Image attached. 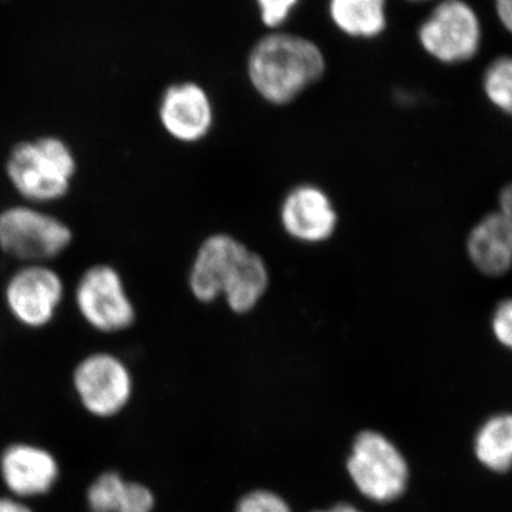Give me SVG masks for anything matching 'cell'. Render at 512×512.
I'll return each mask as SVG.
<instances>
[{
  "label": "cell",
  "mask_w": 512,
  "mask_h": 512,
  "mask_svg": "<svg viewBox=\"0 0 512 512\" xmlns=\"http://www.w3.org/2000/svg\"><path fill=\"white\" fill-rule=\"evenodd\" d=\"M326 72L322 49L308 37L272 32L255 43L248 56L251 86L269 104L286 106Z\"/></svg>",
  "instance_id": "1"
},
{
  "label": "cell",
  "mask_w": 512,
  "mask_h": 512,
  "mask_svg": "<svg viewBox=\"0 0 512 512\" xmlns=\"http://www.w3.org/2000/svg\"><path fill=\"white\" fill-rule=\"evenodd\" d=\"M76 171L72 148L53 136L16 144L6 160L9 183L20 197L36 204L66 197Z\"/></svg>",
  "instance_id": "2"
},
{
  "label": "cell",
  "mask_w": 512,
  "mask_h": 512,
  "mask_svg": "<svg viewBox=\"0 0 512 512\" xmlns=\"http://www.w3.org/2000/svg\"><path fill=\"white\" fill-rule=\"evenodd\" d=\"M346 468L359 493L373 503H393L409 487L410 468L406 457L379 431L365 430L357 434Z\"/></svg>",
  "instance_id": "3"
},
{
  "label": "cell",
  "mask_w": 512,
  "mask_h": 512,
  "mask_svg": "<svg viewBox=\"0 0 512 512\" xmlns=\"http://www.w3.org/2000/svg\"><path fill=\"white\" fill-rule=\"evenodd\" d=\"M73 232L55 215L16 205L0 212V249L26 264H43L63 254Z\"/></svg>",
  "instance_id": "4"
},
{
  "label": "cell",
  "mask_w": 512,
  "mask_h": 512,
  "mask_svg": "<svg viewBox=\"0 0 512 512\" xmlns=\"http://www.w3.org/2000/svg\"><path fill=\"white\" fill-rule=\"evenodd\" d=\"M80 406L96 419H113L126 409L133 396V377L126 363L109 352L83 357L72 375Z\"/></svg>",
  "instance_id": "5"
},
{
  "label": "cell",
  "mask_w": 512,
  "mask_h": 512,
  "mask_svg": "<svg viewBox=\"0 0 512 512\" xmlns=\"http://www.w3.org/2000/svg\"><path fill=\"white\" fill-rule=\"evenodd\" d=\"M74 301L84 322L100 333L124 332L137 319L123 276L111 265L86 269L76 286Z\"/></svg>",
  "instance_id": "6"
},
{
  "label": "cell",
  "mask_w": 512,
  "mask_h": 512,
  "mask_svg": "<svg viewBox=\"0 0 512 512\" xmlns=\"http://www.w3.org/2000/svg\"><path fill=\"white\" fill-rule=\"evenodd\" d=\"M481 22L464 0H443L419 29L420 45L444 64L468 62L481 46Z\"/></svg>",
  "instance_id": "7"
},
{
  "label": "cell",
  "mask_w": 512,
  "mask_h": 512,
  "mask_svg": "<svg viewBox=\"0 0 512 512\" xmlns=\"http://www.w3.org/2000/svg\"><path fill=\"white\" fill-rule=\"evenodd\" d=\"M64 285L55 269L28 264L9 279L5 301L13 318L29 329H42L55 319Z\"/></svg>",
  "instance_id": "8"
},
{
  "label": "cell",
  "mask_w": 512,
  "mask_h": 512,
  "mask_svg": "<svg viewBox=\"0 0 512 512\" xmlns=\"http://www.w3.org/2000/svg\"><path fill=\"white\" fill-rule=\"evenodd\" d=\"M249 251L244 242L224 232L205 238L188 272L191 295L201 303L222 298Z\"/></svg>",
  "instance_id": "9"
},
{
  "label": "cell",
  "mask_w": 512,
  "mask_h": 512,
  "mask_svg": "<svg viewBox=\"0 0 512 512\" xmlns=\"http://www.w3.org/2000/svg\"><path fill=\"white\" fill-rule=\"evenodd\" d=\"M59 478L60 464L49 448L15 441L0 454V480L9 495L19 500L45 497Z\"/></svg>",
  "instance_id": "10"
},
{
  "label": "cell",
  "mask_w": 512,
  "mask_h": 512,
  "mask_svg": "<svg viewBox=\"0 0 512 512\" xmlns=\"http://www.w3.org/2000/svg\"><path fill=\"white\" fill-rule=\"evenodd\" d=\"M279 221L288 237L302 244L329 241L338 229L339 215L328 192L315 184H299L285 195Z\"/></svg>",
  "instance_id": "11"
},
{
  "label": "cell",
  "mask_w": 512,
  "mask_h": 512,
  "mask_svg": "<svg viewBox=\"0 0 512 512\" xmlns=\"http://www.w3.org/2000/svg\"><path fill=\"white\" fill-rule=\"evenodd\" d=\"M158 119L165 133L178 143H200L214 128V104L200 84L174 83L161 96Z\"/></svg>",
  "instance_id": "12"
},
{
  "label": "cell",
  "mask_w": 512,
  "mask_h": 512,
  "mask_svg": "<svg viewBox=\"0 0 512 512\" xmlns=\"http://www.w3.org/2000/svg\"><path fill=\"white\" fill-rule=\"evenodd\" d=\"M467 251L473 264L483 274H507L512 268L511 218L503 211L484 217L468 235Z\"/></svg>",
  "instance_id": "13"
},
{
  "label": "cell",
  "mask_w": 512,
  "mask_h": 512,
  "mask_svg": "<svg viewBox=\"0 0 512 512\" xmlns=\"http://www.w3.org/2000/svg\"><path fill=\"white\" fill-rule=\"evenodd\" d=\"M86 504L90 512H153L156 497L147 485L107 470L87 487Z\"/></svg>",
  "instance_id": "14"
},
{
  "label": "cell",
  "mask_w": 512,
  "mask_h": 512,
  "mask_svg": "<svg viewBox=\"0 0 512 512\" xmlns=\"http://www.w3.org/2000/svg\"><path fill=\"white\" fill-rule=\"evenodd\" d=\"M330 18L340 32L373 39L387 28L386 0H330Z\"/></svg>",
  "instance_id": "15"
},
{
  "label": "cell",
  "mask_w": 512,
  "mask_h": 512,
  "mask_svg": "<svg viewBox=\"0 0 512 512\" xmlns=\"http://www.w3.org/2000/svg\"><path fill=\"white\" fill-rule=\"evenodd\" d=\"M474 456L478 463L504 474L512 468V413H498L488 417L478 427L473 440Z\"/></svg>",
  "instance_id": "16"
},
{
  "label": "cell",
  "mask_w": 512,
  "mask_h": 512,
  "mask_svg": "<svg viewBox=\"0 0 512 512\" xmlns=\"http://www.w3.org/2000/svg\"><path fill=\"white\" fill-rule=\"evenodd\" d=\"M269 285L271 275L265 259L256 252L249 251L237 276L225 292L224 301L232 312L247 315L264 299Z\"/></svg>",
  "instance_id": "17"
},
{
  "label": "cell",
  "mask_w": 512,
  "mask_h": 512,
  "mask_svg": "<svg viewBox=\"0 0 512 512\" xmlns=\"http://www.w3.org/2000/svg\"><path fill=\"white\" fill-rule=\"evenodd\" d=\"M485 96L498 110L512 117V57L495 59L484 73Z\"/></svg>",
  "instance_id": "18"
},
{
  "label": "cell",
  "mask_w": 512,
  "mask_h": 512,
  "mask_svg": "<svg viewBox=\"0 0 512 512\" xmlns=\"http://www.w3.org/2000/svg\"><path fill=\"white\" fill-rule=\"evenodd\" d=\"M235 512H292L281 495L268 490H256L239 500Z\"/></svg>",
  "instance_id": "19"
},
{
  "label": "cell",
  "mask_w": 512,
  "mask_h": 512,
  "mask_svg": "<svg viewBox=\"0 0 512 512\" xmlns=\"http://www.w3.org/2000/svg\"><path fill=\"white\" fill-rule=\"evenodd\" d=\"M301 0H256L266 28L278 29Z\"/></svg>",
  "instance_id": "20"
},
{
  "label": "cell",
  "mask_w": 512,
  "mask_h": 512,
  "mask_svg": "<svg viewBox=\"0 0 512 512\" xmlns=\"http://www.w3.org/2000/svg\"><path fill=\"white\" fill-rule=\"evenodd\" d=\"M491 328L495 339L504 348L512 350V299H505L497 306L491 320Z\"/></svg>",
  "instance_id": "21"
},
{
  "label": "cell",
  "mask_w": 512,
  "mask_h": 512,
  "mask_svg": "<svg viewBox=\"0 0 512 512\" xmlns=\"http://www.w3.org/2000/svg\"><path fill=\"white\" fill-rule=\"evenodd\" d=\"M0 512H35L26 501L12 497V495H0Z\"/></svg>",
  "instance_id": "22"
},
{
  "label": "cell",
  "mask_w": 512,
  "mask_h": 512,
  "mask_svg": "<svg viewBox=\"0 0 512 512\" xmlns=\"http://www.w3.org/2000/svg\"><path fill=\"white\" fill-rule=\"evenodd\" d=\"M495 12L501 25L512 35V0H494Z\"/></svg>",
  "instance_id": "23"
},
{
  "label": "cell",
  "mask_w": 512,
  "mask_h": 512,
  "mask_svg": "<svg viewBox=\"0 0 512 512\" xmlns=\"http://www.w3.org/2000/svg\"><path fill=\"white\" fill-rule=\"evenodd\" d=\"M501 211L512 220V184L507 185L500 195Z\"/></svg>",
  "instance_id": "24"
},
{
  "label": "cell",
  "mask_w": 512,
  "mask_h": 512,
  "mask_svg": "<svg viewBox=\"0 0 512 512\" xmlns=\"http://www.w3.org/2000/svg\"><path fill=\"white\" fill-rule=\"evenodd\" d=\"M315 512H362V511L357 510V508L353 507V505L346 504V503H340V504H336L335 507L329 508V510L315 511Z\"/></svg>",
  "instance_id": "25"
},
{
  "label": "cell",
  "mask_w": 512,
  "mask_h": 512,
  "mask_svg": "<svg viewBox=\"0 0 512 512\" xmlns=\"http://www.w3.org/2000/svg\"><path fill=\"white\" fill-rule=\"evenodd\" d=\"M410 2H426V0H410Z\"/></svg>",
  "instance_id": "26"
}]
</instances>
